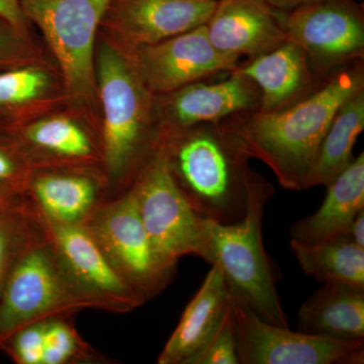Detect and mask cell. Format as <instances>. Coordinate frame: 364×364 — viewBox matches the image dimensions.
Masks as SVG:
<instances>
[{"mask_svg":"<svg viewBox=\"0 0 364 364\" xmlns=\"http://www.w3.org/2000/svg\"><path fill=\"white\" fill-rule=\"evenodd\" d=\"M364 90V59L333 74L310 97L279 112H241L220 122L249 158L272 170L289 191L305 181L339 107Z\"/></svg>","mask_w":364,"mask_h":364,"instance_id":"obj_1","label":"cell"},{"mask_svg":"<svg viewBox=\"0 0 364 364\" xmlns=\"http://www.w3.org/2000/svg\"><path fill=\"white\" fill-rule=\"evenodd\" d=\"M160 147L182 193L200 217L232 224L245 214L260 174L222 123H203L160 136Z\"/></svg>","mask_w":364,"mask_h":364,"instance_id":"obj_2","label":"cell"},{"mask_svg":"<svg viewBox=\"0 0 364 364\" xmlns=\"http://www.w3.org/2000/svg\"><path fill=\"white\" fill-rule=\"evenodd\" d=\"M95 64L105 172L129 186L159 145L156 95L131 57L100 37Z\"/></svg>","mask_w":364,"mask_h":364,"instance_id":"obj_3","label":"cell"},{"mask_svg":"<svg viewBox=\"0 0 364 364\" xmlns=\"http://www.w3.org/2000/svg\"><path fill=\"white\" fill-rule=\"evenodd\" d=\"M272 195V184L259 176L249 191L247 207L241 220L222 224L205 219L208 263L217 262L221 267L230 293L243 299L263 320L289 327L263 245V213Z\"/></svg>","mask_w":364,"mask_h":364,"instance_id":"obj_4","label":"cell"},{"mask_svg":"<svg viewBox=\"0 0 364 364\" xmlns=\"http://www.w3.org/2000/svg\"><path fill=\"white\" fill-rule=\"evenodd\" d=\"M35 212L23 247L0 294V344L16 330L51 318H70L97 309L95 299L72 284L57 259Z\"/></svg>","mask_w":364,"mask_h":364,"instance_id":"obj_5","label":"cell"},{"mask_svg":"<svg viewBox=\"0 0 364 364\" xmlns=\"http://www.w3.org/2000/svg\"><path fill=\"white\" fill-rule=\"evenodd\" d=\"M112 0H18L58 67L68 105L100 122L95 47Z\"/></svg>","mask_w":364,"mask_h":364,"instance_id":"obj_6","label":"cell"},{"mask_svg":"<svg viewBox=\"0 0 364 364\" xmlns=\"http://www.w3.org/2000/svg\"><path fill=\"white\" fill-rule=\"evenodd\" d=\"M128 189L163 267L174 272L178 261L188 255L210 262L207 220L182 193L160 145Z\"/></svg>","mask_w":364,"mask_h":364,"instance_id":"obj_7","label":"cell"},{"mask_svg":"<svg viewBox=\"0 0 364 364\" xmlns=\"http://www.w3.org/2000/svg\"><path fill=\"white\" fill-rule=\"evenodd\" d=\"M82 225L117 274L145 301L172 279L174 272L158 259L129 189L114 200H102Z\"/></svg>","mask_w":364,"mask_h":364,"instance_id":"obj_8","label":"cell"},{"mask_svg":"<svg viewBox=\"0 0 364 364\" xmlns=\"http://www.w3.org/2000/svg\"><path fill=\"white\" fill-rule=\"evenodd\" d=\"M284 26L321 77L364 59V9L354 0H313L284 11Z\"/></svg>","mask_w":364,"mask_h":364,"instance_id":"obj_9","label":"cell"},{"mask_svg":"<svg viewBox=\"0 0 364 364\" xmlns=\"http://www.w3.org/2000/svg\"><path fill=\"white\" fill-rule=\"evenodd\" d=\"M2 131L13 138L35 171L79 169L107 176L100 122L72 105Z\"/></svg>","mask_w":364,"mask_h":364,"instance_id":"obj_10","label":"cell"},{"mask_svg":"<svg viewBox=\"0 0 364 364\" xmlns=\"http://www.w3.org/2000/svg\"><path fill=\"white\" fill-rule=\"evenodd\" d=\"M239 364L343 363L363 340L345 341L294 332L259 317L247 303L231 294Z\"/></svg>","mask_w":364,"mask_h":364,"instance_id":"obj_11","label":"cell"},{"mask_svg":"<svg viewBox=\"0 0 364 364\" xmlns=\"http://www.w3.org/2000/svg\"><path fill=\"white\" fill-rule=\"evenodd\" d=\"M218 0H112L98 37L124 54L205 25Z\"/></svg>","mask_w":364,"mask_h":364,"instance_id":"obj_12","label":"cell"},{"mask_svg":"<svg viewBox=\"0 0 364 364\" xmlns=\"http://www.w3.org/2000/svg\"><path fill=\"white\" fill-rule=\"evenodd\" d=\"M37 215L64 272L79 291L97 301L100 310L128 313L145 303L112 267L83 225L56 224Z\"/></svg>","mask_w":364,"mask_h":364,"instance_id":"obj_13","label":"cell"},{"mask_svg":"<svg viewBox=\"0 0 364 364\" xmlns=\"http://www.w3.org/2000/svg\"><path fill=\"white\" fill-rule=\"evenodd\" d=\"M129 56L155 95L233 71L240 63V59L215 49L208 39L205 25L140 48Z\"/></svg>","mask_w":364,"mask_h":364,"instance_id":"obj_14","label":"cell"},{"mask_svg":"<svg viewBox=\"0 0 364 364\" xmlns=\"http://www.w3.org/2000/svg\"><path fill=\"white\" fill-rule=\"evenodd\" d=\"M226 77L196 81L156 95L159 136L203 123H220L241 112L259 111L260 90L252 80L230 71Z\"/></svg>","mask_w":364,"mask_h":364,"instance_id":"obj_15","label":"cell"},{"mask_svg":"<svg viewBox=\"0 0 364 364\" xmlns=\"http://www.w3.org/2000/svg\"><path fill=\"white\" fill-rule=\"evenodd\" d=\"M205 28L218 51L238 59L256 58L289 40L284 11L265 0H218Z\"/></svg>","mask_w":364,"mask_h":364,"instance_id":"obj_16","label":"cell"},{"mask_svg":"<svg viewBox=\"0 0 364 364\" xmlns=\"http://www.w3.org/2000/svg\"><path fill=\"white\" fill-rule=\"evenodd\" d=\"M234 71L259 88L261 112L287 109L310 97L328 80L316 73L303 48L291 39L272 51L239 63Z\"/></svg>","mask_w":364,"mask_h":364,"instance_id":"obj_17","label":"cell"},{"mask_svg":"<svg viewBox=\"0 0 364 364\" xmlns=\"http://www.w3.org/2000/svg\"><path fill=\"white\" fill-rule=\"evenodd\" d=\"M109 181L105 174L79 169L33 172L25 196L36 212L52 223L82 225L98 203Z\"/></svg>","mask_w":364,"mask_h":364,"instance_id":"obj_18","label":"cell"},{"mask_svg":"<svg viewBox=\"0 0 364 364\" xmlns=\"http://www.w3.org/2000/svg\"><path fill=\"white\" fill-rule=\"evenodd\" d=\"M68 105L54 62L0 70V130L13 129Z\"/></svg>","mask_w":364,"mask_h":364,"instance_id":"obj_19","label":"cell"},{"mask_svg":"<svg viewBox=\"0 0 364 364\" xmlns=\"http://www.w3.org/2000/svg\"><path fill=\"white\" fill-rule=\"evenodd\" d=\"M230 298L231 293L221 267L217 262L212 263V268L182 314L157 363L188 364L217 329Z\"/></svg>","mask_w":364,"mask_h":364,"instance_id":"obj_20","label":"cell"},{"mask_svg":"<svg viewBox=\"0 0 364 364\" xmlns=\"http://www.w3.org/2000/svg\"><path fill=\"white\" fill-rule=\"evenodd\" d=\"M317 212L294 223L291 239L317 243L347 236L354 218L364 210V153L328 184Z\"/></svg>","mask_w":364,"mask_h":364,"instance_id":"obj_21","label":"cell"},{"mask_svg":"<svg viewBox=\"0 0 364 364\" xmlns=\"http://www.w3.org/2000/svg\"><path fill=\"white\" fill-rule=\"evenodd\" d=\"M299 331L327 338L364 340V289L325 282L304 301Z\"/></svg>","mask_w":364,"mask_h":364,"instance_id":"obj_22","label":"cell"},{"mask_svg":"<svg viewBox=\"0 0 364 364\" xmlns=\"http://www.w3.org/2000/svg\"><path fill=\"white\" fill-rule=\"evenodd\" d=\"M364 129V90L339 107L321 143L305 189L331 183L353 161L354 145Z\"/></svg>","mask_w":364,"mask_h":364,"instance_id":"obj_23","label":"cell"},{"mask_svg":"<svg viewBox=\"0 0 364 364\" xmlns=\"http://www.w3.org/2000/svg\"><path fill=\"white\" fill-rule=\"evenodd\" d=\"M291 248L306 274L323 284L335 282L364 289V248L348 236L317 243L291 239Z\"/></svg>","mask_w":364,"mask_h":364,"instance_id":"obj_24","label":"cell"},{"mask_svg":"<svg viewBox=\"0 0 364 364\" xmlns=\"http://www.w3.org/2000/svg\"><path fill=\"white\" fill-rule=\"evenodd\" d=\"M100 363L107 358L86 343L69 318L46 320L43 364Z\"/></svg>","mask_w":364,"mask_h":364,"instance_id":"obj_25","label":"cell"},{"mask_svg":"<svg viewBox=\"0 0 364 364\" xmlns=\"http://www.w3.org/2000/svg\"><path fill=\"white\" fill-rule=\"evenodd\" d=\"M35 212L25 196L0 210V294L32 225Z\"/></svg>","mask_w":364,"mask_h":364,"instance_id":"obj_26","label":"cell"},{"mask_svg":"<svg viewBox=\"0 0 364 364\" xmlns=\"http://www.w3.org/2000/svg\"><path fill=\"white\" fill-rule=\"evenodd\" d=\"M53 61L44 43L0 18V70ZM55 63V62H54Z\"/></svg>","mask_w":364,"mask_h":364,"instance_id":"obj_27","label":"cell"},{"mask_svg":"<svg viewBox=\"0 0 364 364\" xmlns=\"http://www.w3.org/2000/svg\"><path fill=\"white\" fill-rule=\"evenodd\" d=\"M237 355L236 327L231 298L221 322L188 364H238Z\"/></svg>","mask_w":364,"mask_h":364,"instance_id":"obj_28","label":"cell"},{"mask_svg":"<svg viewBox=\"0 0 364 364\" xmlns=\"http://www.w3.org/2000/svg\"><path fill=\"white\" fill-rule=\"evenodd\" d=\"M45 323L39 321L16 330L2 341L0 350L16 364H43Z\"/></svg>","mask_w":364,"mask_h":364,"instance_id":"obj_29","label":"cell"},{"mask_svg":"<svg viewBox=\"0 0 364 364\" xmlns=\"http://www.w3.org/2000/svg\"><path fill=\"white\" fill-rule=\"evenodd\" d=\"M33 170L13 138L0 130V181L6 182L25 195Z\"/></svg>","mask_w":364,"mask_h":364,"instance_id":"obj_30","label":"cell"},{"mask_svg":"<svg viewBox=\"0 0 364 364\" xmlns=\"http://www.w3.org/2000/svg\"><path fill=\"white\" fill-rule=\"evenodd\" d=\"M0 18L23 31H32V25L26 18L18 0H0Z\"/></svg>","mask_w":364,"mask_h":364,"instance_id":"obj_31","label":"cell"},{"mask_svg":"<svg viewBox=\"0 0 364 364\" xmlns=\"http://www.w3.org/2000/svg\"><path fill=\"white\" fill-rule=\"evenodd\" d=\"M347 236L356 245L364 248V210H360L354 218L353 222L351 223L350 227H349Z\"/></svg>","mask_w":364,"mask_h":364,"instance_id":"obj_32","label":"cell"},{"mask_svg":"<svg viewBox=\"0 0 364 364\" xmlns=\"http://www.w3.org/2000/svg\"><path fill=\"white\" fill-rule=\"evenodd\" d=\"M23 196L25 195L18 189L9 186L6 182L0 181V210L13 205Z\"/></svg>","mask_w":364,"mask_h":364,"instance_id":"obj_33","label":"cell"},{"mask_svg":"<svg viewBox=\"0 0 364 364\" xmlns=\"http://www.w3.org/2000/svg\"><path fill=\"white\" fill-rule=\"evenodd\" d=\"M265 1L279 11H289L313 0H265Z\"/></svg>","mask_w":364,"mask_h":364,"instance_id":"obj_34","label":"cell"}]
</instances>
